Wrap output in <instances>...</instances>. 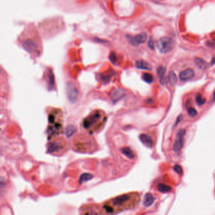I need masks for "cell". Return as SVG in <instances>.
<instances>
[{
    "mask_svg": "<svg viewBox=\"0 0 215 215\" xmlns=\"http://www.w3.org/2000/svg\"><path fill=\"white\" fill-rule=\"evenodd\" d=\"M137 196V195H136ZM135 196L133 194H125L118 197L115 198L111 201L107 202L104 206V209L109 214H113L116 210H119L124 208H129L127 203H132V198Z\"/></svg>",
    "mask_w": 215,
    "mask_h": 215,
    "instance_id": "6da1fadb",
    "label": "cell"
},
{
    "mask_svg": "<svg viewBox=\"0 0 215 215\" xmlns=\"http://www.w3.org/2000/svg\"><path fill=\"white\" fill-rule=\"evenodd\" d=\"M174 45L175 43L172 38L164 37L159 38L157 43V47L160 53L167 54L174 49Z\"/></svg>",
    "mask_w": 215,
    "mask_h": 215,
    "instance_id": "7a4b0ae2",
    "label": "cell"
},
{
    "mask_svg": "<svg viewBox=\"0 0 215 215\" xmlns=\"http://www.w3.org/2000/svg\"><path fill=\"white\" fill-rule=\"evenodd\" d=\"M20 38L22 39V45L23 48L28 53L34 54L38 51V46L37 43L32 38L27 37L23 32Z\"/></svg>",
    "mask_w": 215,
    "mask_h": 215,
    "instance_id": "3957f363",
    "label": "cell"
},
{
    "mask_svg": "<svg viewBox=\"0 0 215 215\" xmlns=\"http://www.w3.org/2000/svg\"><path fill=\"white\" fill-rule=\"evenodd\" d=\"M101 118V113L99 112H96L89 115L82 121V126L85 129L90 128L97 123Z\"/></svg>",
    "mask_w": 215,
    "mask_h": 215,
    "instance_id": "277c9868",
    "label": "cell"
},
{
    "mask_svg": "<svg viewBox=\"0 0 215 215\" xmlns=\"http://www.w3.org/2000/svg\"><path fill=\"white\" fill-rule=\"evenodd\" d=\"M66 91L67 98L69 101L72 103H76L79 95V91L73 82H68L67 83Z\"/></svg>",
    "mask_w": 215,
    "mask_h": 215,
    "instance_id": "5b68a950",
    "label": "cell"
},
{
    "mask_svg": "<svg viewBox=\"0 0 215 215\" xmlns=\"http://www.w3.org/2000/svg\"><path fill=\"white\" fill-rule=\"evenodd\" d=\"M127 38L130 43L133 46H138L140 44L145 43L147 40V34L145 32H142L135 36L127 35Z\"/></svg>",
    "mask_w": 215,
    "mask_h": 215,
    "instance_id": "8992f818",
    "label": "cell"
},
{
    "mask_svg": "<svg viewBox=\"0 0 215 215\" xmlns=\"http://www.w3.org/2000/svg\"><path fill=\"white\" fill-rule=\"evenodd\" d=\"M186 135V130L181 129L177 133L175 140L173 145V150L175 152H179L184 144V137Z\"/></svg>",
    "mask_w": 215,
    "mask_h": 215,
    "instance_id": "52a82bcc",
    "label": "cell"
},
{
    "mask_svg": "<svg viewBox=\"0 0 215 215\" xmlns=\"http://www.w3.org/2000/svg\"><path fill=\"white\" fill-rule=\"evenodd\" d=\"M62 130V125L61 123H54L52 124V126H50L48 128L47 133H48V137L49 139H51L54 136H55L58 134H59Z\"/></svg>",
    "mask_w": 215,
    "mask_h": 215,
    "instance_id": "ba28073f",
    "label": "cell"
},
{
    "mask_svg": "<svg viewBox=\"0 0 215 215\" xmlns=\"http://www.w3.org/2000/svg\"><path fill=\"white\" fill-rule=\"evenodd\" d=\"M194 71L192 69H187L181 72L179 74V79L182 81L190 80L194 77Z\"/></svg>",
    "mask_w": 215,
    "mask_h": 215,
    "instance_id": "9c48e42d",
    "label": "cell"
},
{
    "mask_svg": "<svg viewBox=\"0 0 215 215\" xmlns=\"http://www.w3.org/2000/svg\"><path fill=\"white\" fill-rule=\"evenodd\" d=\"M139 139H140V140L141 141V142L145 146H146L148 148H151L153 147V144H154L153 140L151 137V136L148 135L147 134H145V133L141 134L139 136Z\"/></svg>",
    "mask_w": 215,
    "mask_h": 215,
    "instance_id": "30bf717a",
    "label": "cell"
},
{
    "mask_svg": "<svg viewBox=\"0 0 215 215\" xmlns=\"http://www.w3.org/2000/svg\"><path fill=\"white\" fill-rule=\"evenodd\" d=\"M63 148L62 143L58 142H54L49 143L48 146V152L50 153L57 152L61 151Z\"/></svg>",
    "mask_w": 215,
    "mask_h": 215,
    "instance_id": "8fae6325",
    "label": "cell"
},
{
    "mask_svg": "<svg viewBox=\"0 0 215 215\" xmlns=\"http://www.w3.org/2000/svg\"><path fill=\"white\" fill-rule=\"evenodd\" d=\"M125 93L124 91H123L121 88H116L113 89V92L112 93V100L113 103H116L120 100L121 97L124 96Z\"/></svg>",
    "mask_w": 215,
    "mask_h": 215,
    "instance_id": "7c38bea8",
    "label": "cell"
},
{
    "mask_svg": "<svg viewBox=\"0 0 215 215\" xmlns=\"http://www.w3.org/2000/svg\"><path fill=\"white\" fill-rule=\"evenodd\" d=\"M48 86L50 90H52L55 88V77L53 71L51 69H48L47 71Z\"/></svg>",
    "mask_w": 215,
    "mask_h": 215,
    "instance_id": "4fadbf2b",
    "label": "cell"
},
{
    "mask_svg": "<svg viewBox=\"0 0 215 215\" xmlns=\"http://www.w3.org/2000/svg\"><path fill=\"white\" fill-rule=\"evenodd\" d=\"M136 67L139 69L142 70H152V66L148 62L143 61L140 60L136 61L135 63Z\"/></svg>",
    "mask_w": 215,
    "mask_h": 215,
    "instance_id": "5bb4252c",
    "label": "cell"
},
{
    "mask_svg": "<svg viewBox=\"0 0 215 215\" xmlns=\"http://www.w3.org/2000/svg\"><path fill=\"white\" fill-rule=\"evenodd\" d=\"M195 64L201 69H206L208 67V64L203 58L196 57L194 59Z\"/></svg>",
    "mask_w": 215,
    "mask_h": 215,
    "instance_id": "9a60e30c",
    "label": "cell"
},
{
    "mask_svg": "<svg viewBox=\"0 0 215 215\" xmlns=\"http://www.w3.org/2000/svg\"><path fill=\"white\" fill-rule=\"evenodd\" d=\"M121 153L130 159H133L135 157V153L131 149V148H130L128 147L123 148L121 149Z\"/></svg>",
    "mask_w": 215,
    "mask_h": 215,
    "instance_id": "2e32d148",
    "label": "cell"
},
{
    "mask_svg": "<svg viewBox=\"0 0 215 215\" xmlns=\"http://www.w3.org/2000/svg\"><path fill=\"white\" fill-rule=\"evenodd\" d=\"M166 68L162 67V66H159L157 68V75L159 77V81L160 82L161 84H164L165 82V74H166Z\"/></svg>",
    "mask_w": 215,
    "mask_h": 215,
    "instance_id": "e0dca14e",
    "label": "cell"
},
{
    "mask_svg": "<svg viewBox=\"0 0 215 215\" xmlns=\"http://www.w3.org/2000/svg\"><path fill=\"white\" fill-rule=\"evenodd\" d=\"M154 197L151 193H147L145 194L144 201H143V205L145 206H151L154 202Z\"/></svg>",
    "mask_w": 215,
    "mask_h": 215,
    "instance_id": "ac0fdd59",
    "label": "cell"
},
{
    "mask_svg": "<svg viewBox=\"0 0 215 215\" xmlns=\"http://www.w3.org/2000/svg\"><path fill=\"white\" fill-rule=\"evenodd\" d=\"M77 131L76 127L73 125H69L66 127V131H65V133L67 138L70 137V136H73Z\"/></svg>",
    "mask_w": 215,
    "mask_h": 215,
    "instance_id": "d6986e66",
    "label": "cell"
},
{
    "mask_svg": "<svg viewBox=\"0 0 215 215\" xmlns=\"http://www.w3.org/2000/svg\"><path fill=\"white\" fill-rule=\"evenodd\" d=\"M168 79H169V83H170L172 86H174L175 84L177 83L178 78H177V76H176V75H175L174 72L171 71L170 73H169V76H168Z\"/></svg>",
    "mask_w": 215,
    "mask_h": 215,
    "instance_id": "ffe728a7",
    "label": "cell"
},
{
    "mask_svg": "<svg viewBox=\"0 0 215 215\" xmlns=\"http://www.w3.org/2000/svg\"><path fill=\"white\" fill-rule=\"evenodd\" d=\"M97 213V211L94 210V208L93 207H88L86 208H84L82 211V215H98Z\"/></svg>",
    "mask_w": 215,
    "mask_h": 215,
    "instance_id": "44dd1931",
    "label": "cell"
},
{
    "mask_svg": "<svg viewBox=\"0 0 215 215\" xmlns=\"http://www.w3.org/2000/svg\"><path fill=\"white\" fill-rule=\"evenodd\" d=\"M158 190L161 193H169L171 192L172 190V187L169 186L164 184H159L157 186Z\"/></svg>",
    "mask_w": 215,
    "mask_h": 215,
    "instance_id": "7402d4cb",
    "label": "cell"
},
{
    "mask_svg": "<svg viewBox=\"0 0 215 215\" xmlns=\"http://www.w3.org/2000/svg\"><path fill=\"white\" fill-rule=\"evenodd\" d=\"M142 79L147 83L151 84L154 82V77L151 74L145 73L142 75Z\"/></svg>",
    "mask_w": 215,
    "mask_h": 215,
    "instance_id": "603a6c76",
    "label": "cell"
},
{
    "mask_svg": "<svg viewBox=\"0 0 215 215\" xmlns=\"http://www.w3.org/2000/svg\"><path fill=\"white\" fill-rule=\"evenodd\" d=\"M92 178H93V175L92 174H88V173H84L82 175H81V176L80 177L79 181L81 183V182H86V181L90 180Z\"/></svg>",
    "mask_w": 215,
    "mask_h": 215,
    "instance_id": "cb8c5ba5",
    "label": "cell"
},
{
    "mask_svg": "<svg viewBox=\"0 0 215 215\" xmlns=\"http://www.w3.org/2000/svg\"><path fill=\"white\" fill-rule=\"evenodd\" d=\"M196 101L199 106H202L206 103V99L204 98L201 94H198L196 97Z\"/></svg>",
    "mask_w": 215,
    "mask_h": 215,
    "instance_id": "d4e9b609",
    "label": "cell"
},
{
    "mask_svg": "<svg viewBox=\"0 0 215 215\" xmlns=\"http://www.w3.org/2000/svg\"><path fill=\"white\" fill-rule=\"evenodd\" d=\"M187 113H188V115L190 117H192V118L196 116L198 114L197 111L194 108H192V107H190L187 109Z\"/></svg>",
    "mask_w": 215,
    "mask_h": 215,
    "instance_id": "484cf974",
    "label": "cell"
},
{
    "mask_svg": "<svg viewBox=\"0 0 215 215\" xmlns=\"http://www.w3.org/2000/svg\"><path fill=\"white\" fill-rule=\"evenodd\" d=\"M111 75H108V74H102V76H101V78L102 79V81L103 82V83L106 84L108 83L111 79Z\"/></svg>",
    "mask_w": 215,
    "mask_h": 215,
    "instance_id": "4316f807",
    "label": "cell"
},
{
    "mask_svg": "<svg viewBox=\"0 0 215 215\" xmlns=\"http://www.w3.org/2000/svg\"><path fill=\"white\" fill-rule=\"evenodd\" d=\"M109 60L111 61L112 63L115 64L117 62V60H118V58H117L116 54H115V52H112L109 55Z\"/></svg>",
    "mask_w": 215,
    "mask_h": 215,
    "instance_id": "83f0119b",
    "label": "cell"
},
{
    "mask_svg": "<svg viewBox=\"0 0 215 215\" xmlns=\"http://www.w3.org/2000/svg\"><path fill=\"white\" fill-rule=\"evenodd\" d=\"M174 171L176 172L178 174H181L182 172V168L179 165H175L174 167Z\"/></svg>",
    "mask_w": 215,
    "mask_h": 215,
    "instance_id": "f1b7e54d",
    "label": "cell"
},
{
    "mask_svg": "<svg viewBox=\"0 0 215 215\" xmlns=\"http://www.w3.org/2000/svg\"><path fill=\"white\" fill-rule=\"evenodd\" d=\"M148 46L151 50L154 49V40H152V38L149 39V40L148 42Z\"/></svg>",
    "mask_w": 215,
    "mask_h": 215,
    "instance_id": "f546056e",
    "label": "cell"
},
{
    "mask_svg": "<svg viewBox=\"0 0 215 215\" xmlns=\"http://www.w3.org/2000/svg\"><path fill=\"white\" fill-rule=\"evenodd\" d=\"M94 40L97 42H101V43H105V42H107L106 41L104 40H102V39H100V38H94Z\"/></svg>",
    "mask_w": 215,
    "mask_h": 215,
    "instance_id": "4dcf8cb0",
    "label": "cell"
},
{
    "mask_svg": "<svg viewBox=\"0 0 215 215\" xmlns=\"http://www.w3.org/2000/svg\"><path fill=\"white\" fill-rule=\"evenodd\" d=\"M5 184V180L4 178L0 177V185L4 186Z\"/></svg>",
    "mask_w": 215,
    "mask_h": 215,
    "instance_id": "1f68e13d",
    "label": "cell"
},
{
    "mask_svg": "<svg viewBox=\"0 0 215 215\" xmlns=\"http://www.w3.org/2000/svg\"><path fill=\"white\" fill-rule=\"evenodd\" d=\"M152 102H153V100H152V99H148L146 101V103L148 104H151V103H152Z\"/></svg>",
    "mask_w": 215,
    "mask_h": 215,
    "instance_id": "d6a6232c",
    "label": "cell"
},
{
    "mask_svg": "<svg viewBox=\"0 0 215 215\" xmlns=\"http://www.w3.org/2000/svg\"><path fill=\"white\" fill-rule=\"evenodd\" d=\"M211 64V65H213V64H215V56H214V57H213Z\"/></svg>",
    "mask_w": 215,
    "mask_h": 215,
    "instance_id": "836d02e7",
    "label": "cell"
},
{
    "mask_svg": "<svg viewBox=\"0 0 215 215\" xmlns=\"http://www.w3.org/2000/svg\"><path fill=\"white\" fill-rule=\"evenodd\" d=\"M213 100H215V91H214V94H213Z\"/></svg>",
    "mask_w": 215,
    "mask_h": 215,
    "instance_id": "e575fe53",
    "label": "cell"
},
{
    "mask_svg": "<svg viewBox=\"0 0 215 215\" xmlns=\"http://www.w3.org/2000/svg\"><path fill=\"white\" fill-rule=\"evenodd\" d=\"M1 72H2V69H1V67H0V73H1Z\"/></svg>",
    "mask_w": 215,
    "mask_h": 215,
    "instance_id": "d590c367",
    "label": "cell"
}]
</instances>
